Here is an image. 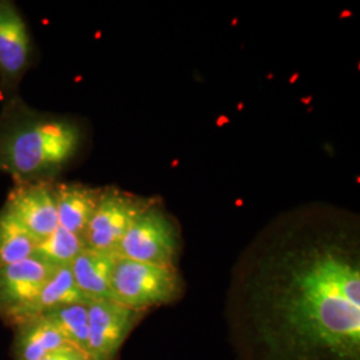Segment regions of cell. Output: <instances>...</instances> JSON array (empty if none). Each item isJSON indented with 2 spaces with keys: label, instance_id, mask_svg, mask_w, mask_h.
Listing matches in <instances>:
<instances>
[{
  "label": "cell",
  "instance_id": "cell-9",
  "mask_svg": "<svg viewBox=\"0 0 360 360\" xmlns=\"http://www.w3.org/2000/svg\"><path fill=\"white\" fill-rule=\"evenodd\" d=\"M56 269L35 255L0 267V316L13 322L37 297Z\"/></svg>",
  "mask_w": 360,
  "mask_h": 360
},
{
  "label": "cell",
  "instance_id": "cell-5",
  "mask_svg": "<svg viewBox=\"0 0 360 360\" xmlns=\"http://www.w3.org/2000/svg\"><path fill=\"white\" fill-rule=\"evenodd\" d=\"M179 233L160 207H148L123 236L117 257L156 266H174Z\"/></svg>",
  "mask_w": 360,
  "mask_h": 360
},
{
  "label": "cell",
  "instance_id": "cell-18",
  "mask_svg": "<svg viewBox=\"0 0 360 360\" xmlns=\"http://www.w3.org/2000/svg\"><path fill=\"white\" fill-rule=\"evenodd\" d=\"M74 360H91L86 354H83V352H77V355H75V358H74Z\"/></svg>",
  "mask_w": 360,
  "mask_h": 360
},
{
  "label": "cell",
  "instance_id": "cell-8",
  "mask_svg": "<svg viewBox=\"0 0 360 360\" xmlns=\"http://www.w3.org/2000/svg\"><path fill=\"white\" fill-rule=\"evenodd\" d=\"M3 207L38 243L59 227L55 181L15 183Z\"/></svg>",
  "mask_w": 360,
  "mask_h": 360
},
{
  "label": "cell",
  "instance_id": "cell-12",
  "mask_svg": "<svg viewBox=\"0 0 360 360\" xmlns=\"http://www.w3.org/2000/svg\"><path fill=\"white\" fill-rule=\"evenodd\" d=\"M77 303L89 302L77 288L71 267H58L52 274L51 278L47 281V283L43 285L37 297L27 306L26 309H22L15 316L11 324L15 326L27 319L43 315L51 309Z\"/></svg>",
  "mask_w": 360,
  "mask_h": 360
},
{
  "label": "cell",
  "instance_id": "cell-10",
  "mask_svg": "<svg viewBox=\"0 0 360 360\" xmlns=\"http://www.w3.org/2000/svg\"><path fill=\"white\" fill-rule=\"evenodd\" d=\"M117 257L111 252L84 248L71 263L77 288L89 303L111 299V279Z\"/></svg>",
  "mask_w": 360,
  "mask_h": 360
},
{
  "label": "cell",
  "instance_id": "cell-14",
  "mask_svg": "<svg viewBox=\"0 0 360 360\" xmlns=\"http://www.w3.org/2000/svg\"><path fill=\"white\" fill-rule=\"evenodd\" d=\"M43 316H46L56 327L67 345L87 355L89 303L62 306L43 314Z\"/></svg>",
  "mask_w": 360,
  "mask_h": 360
},
{
  "label": "cell",
  "instance_id": "cell-4",
  "mask_svg": "<svg viewBox=\"0 0 360 360\" xmlns=\"http://www.w3.org/2000/svg\"><path fill=\"white\" fill-rule=\"evenodd\" d=\"M153 205V199L135 196L116 187H104L83 233L86 248L117 255L119 245L131 224Z\"/></svg>",
  "mask_w": 360,
  "mask_h": 360
},
{
  "label": "cell",
  "instance_id": "cell-15",
  "mask_svg": "<svg viewBox=\"0 0 360 360\" xmlns=\"http://www.w3.org/2000/svg\"><path fill=\"white\" fill-rule=\"evenodd\" d=\"M38 242L3 207L0 210V267L34 257Z\"/></svg>",
  "mask_w": 360,
  "mask_h": 360
},
{
  "label": "cell",
  "instance_id": "cell-1",
  "mask_svg": "<svg viewBox=\"0 0 360 360\" xmlns=\"http://www.w3.org/2000/svg\"><path fill=\"white\" fill-rule=\"evenodd\" d=\"M264 360H360L358 254L335 238L287 247L252 294Z\"/></svg>",
  "mask_w": 360,
  "mask_h": 360
},
{
  "label": "cell",
  "instance_id": "cell-11",
  "mask_svg": "<svg viewBox=\"0 0 360 360\" xmlns=\"http://www.w3.org/2000/svg\"><path fill=\"white\" fill-rule=\"evenodd\" d=\"M101 193L102 188L82 183H55L59 226L83 236L96 210Z\"/></svg>",
  "mask_w": 360,
  "mask_h": 360
},
{
  "label": "cell",
  "instance_id": "cell-13",
  "mask_svg": "<svg viewBox=\"0 0 360 360\" xmlns=\"http://www.w3.org/2000/svg\"><path fill=\"white\" fill-rule=\"evenodd\" d=\"M15 360H40L56 348L70 346L46 316L40 315L15 324Z\"/></svg>",
  "mask_w": 360,
  "mask_h": 360
},
{
  "label": "cell",
  "instance_id": "cell-7",
  "mask_svg": "<svg viewBox=\"0 0 360 360\" xmlns=\"http://www.w3.org/2000/svg\"><path fill=\"white\" fill-rule=\"evenodd\" d=\"M32 41L25 18L11 0H0V83L13 98L31 65Z\"/></svg>",
  "mask_w": 360,
  "mask_h": 360
},
{
  "label": "cell",
  "instance_id": "cell-16",
  "mask_svg": "<svg viewBox=\"0 0 360 360\" xmlns=\"http://www.w3.org/2000/svg\"><path fill=\"white\" fill-rule=\"evenodd\" d=\"M86 248L82 235L58 227L50 236L39 242L35 257H40L55 267L71 266L77 255Z\"/></svg>",
  "mask_w": 360,
  "mask_h": 360
},
{
  "label": "cell",
  "instance_id": "cell-2",
  "mask_svg": "<svg viewBox=\"0 0 360 360\" xmlns=\"http://www.w3.org/2000/svg\"><path fill=\"white\" fill-rule=\"evenodd\" d=\"M80 139L77 123L11 98L0 114V172L13 183L53 181L77 155Z\"/></svg>",
  "mask_w": 360,
  "mask_h": 360
},
{
  "label": "cell",
  "instance_id": "cell-6",
  "mask_svg": "<svg viewBox=\"0 0 360 360\" xmlns=\"http://www.w3.org/2000/svg\"><path fill=\"white\" fill-rule=\"evenodd\" d=\"M144 311L124 307L112 299L89 303V349L91 360H115L116 355Z\"/></svg>",
  "mask_w": 360,
  "mask_h": 360
},
{
  "label": "cell",
  "instance_id": "cell-3",
  "mask_svg": "<svg viewBox=\"0 0 360 360\" xmlns=\"http://www.w3.org/2000/svg\"><path fill=\"white\" fill-rule=\"evenodd\" d=\"M181 281L175 266H156L124 257L116 259L111 299L129 309L147 311L175 300Z\"/></svg>",
  "mask_w": 360,
  "mask_h": 360
},
{
  "label": "cell",
  "instance_id": "cell-17",
  "mask_svg": "<svg viewBox=\"0 0 360 360\" xmlns=\"http://www.w3.org/2000/svg\"><path fill=\"white\" fill-rule=\"evenodd\" d=\"M77 352L79 351L74 347H71V346H63V347L53 349L50 354H47L43 359L40 360H74Z\"/></svg>",
  "mask_w": 360,
  "mask_h": 360
}]
</instances>
